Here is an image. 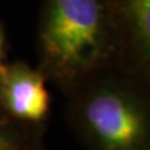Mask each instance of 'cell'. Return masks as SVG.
Here are the masks:
<instances>
[{"label": "cell", "instance_id": "obj_1", "mask_svg": "<svg viewBox=\"0 0 150 150\" xmlns=\"http://www.w3.org/2000/svg\"><path fill=\"white\" fill-rule=\"evenodd\" d=\"M38 68L63 95L89 75L117 67L110 0H42Z\"/></svg>", "mask_w": 150, "mask_h": 150}, {"label": "cell", "instance_id": "obj_2", "mask_svg": "<svg viewBox=\"0 0 150 150\" xmlns=\"http://www.w3.org/2000/svg\"><path fill=\"white\" fill-rule=\"evenodd\" d=\"M65 114L88 150H150V79L106 68L65 93Z\"/></svg>", "mask_w": 150, "mask_h": 150}, {"label": "cell", "instance_id": "obj_3", "mask_svg": "<svg viewBox=\"0 0 150 150\" xmlns=\"http://www.w3.org/2000/svg\"><path fill=\"white\" fill-rule=\"evenodd\" d=\"M0 112L16 122L42 129L50 112L47 81L38 67L17 60L0 72Z\"/></svg>", "mask_w": 150, "mask_h": 150}, {"label": "cell", "instance_id": "obj_4", "mask_svg": "<svg viewBox=\"0 0 150 150\" xmlns=\"http://www.w3.org/2000/svg\"><path fill=\"white\" fill-rule=\"evenodd\" d=\"M117 67L150 79V0H110Z\"/></svg>", "mask_w": 150, "mask_h": 150}, {"label": "cell", "instance_id": "obj_5", "mask_svg": "<svg viewBox=\"0 0 150 150\" xmlns=\"http://www.w3.org/2000/svg\"><path fill=\"white\" fill-rule=\"evenodd\" d=\"M38 131L16 122L0 112V150H31L39 142Z\"/></svg>", "mask_w": 150, "mask_h": 150}, {"label": "cell", "instance_id": "obj_6", "mask_svg": "<svg viewBox=\"0 0 150 150\" xmlns=\"http://www.w3.org/2000/svg\"><path fill=\"white\" fill-rule=\"evenodd\" d=\"M6 54H7V36H6L4 25L0 21V72L4 70L6 64H7Z\"/></svg>", "mask_w": 150, "mask_h": 150}, {"label": "cell", "instance_id": "obj_7", "mask_svg": "<svg viewBox=\"0 0 150 150\" xmlns=\"http://www.w3.org/2000/svg\"><path fill=\"white\" fill-rule=\"evenodd\" d=\"M39 145H40V142H38L36 145L33 146V147H32V149H31V150H36V147H38V146H39Z\"/></svg>", "mask_w": 150, "mask_h": 150}, {"label": "cell", "instance_id": "obj_8", "mask_svg": "<svg viewBox=\"0 0 150 150\" xmlns=\"http://www.w3.org/2000/svg\"><path fill=\"white\" fill-rule=\"evenodd\" d=\"M36 150H45V149H43V147H42V145H39V146H38V147H36Z\"/></svg>", "mask_w": 150, "mask_h": 150}]
</instances>
